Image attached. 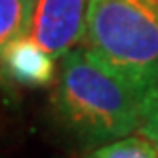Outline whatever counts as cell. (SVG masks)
I'll return each instance as SVG.
<instances>
[{
	"label": "cell",
	"instance_id": "1",
	"mask_svg": "<svg viewBox=\"0 0 158 158\" xmlns=\"http://www.w3.org/2000/svg\"><path fill=\"white\" fill-rule=\"evenodd\" d=\"M141 89L99 61L89 50H71L61 57L53 110L61 124L86 147L137 131Z\"/></svg>",
	"mask_w": 158,
	"mask_h": 158
},
{
	"label": "cell",
	"instance_id": "2",
	"mask_svg": "<svg viewBox=\"0 0 158 158\" xmlns=\"http://www.w3.org/2000/svg\"><path fill=\"white\" fill-rule=\"evenodd\" d=\"M86 50L141 89L158 86V0H89Z\"/></svg>",
	"mask_w": 158,
	"mask_h": 158
},
{
	"label": "cell",
	"instance_id": "3",
	"mask_svg": "<svg viewBox=\"0 0 158 158\" xmlns=\"http://www.w3.org/2000/svg\"><path fill=\"white\" fill-rule=\"evenodd\" d=\"M89 0H36L31 36L53 57H63L82 40Z\"/></svg>",
	"mask_w": 158,
	"mask_h": 158
},
{
	"label": "cell",
	"instance_id": "4",
	"mask_svg": "<svg viewBox=\"0 0 158 158\" xmlns=\"http://www.w3.org/2000/svg\"><path fill=\"white\" fill-rule=\"evenodd\" d=\"M4 74L23 86H48L55 74V57L46 52L31 35H25L0 53Z\"/></svg>",
	"mask_w": 158,
	"mask_h": 158
},
{
	"label": "cell",
	"instance_id": "5",
	"mask_svg": "<svg viewBox=\"0 0 158 158\" xmlns=\"http://www.w3.org/2000/svg\"><path fill=\"white\" fill-rule=\"evenodd\" d=\"M36 0H0V53L25 35H31Z\"/></svg>",
	"mask_w": 158,
	"mask_h": 158
},
{
	"label": "cell",
	"instance_id": "6",
	"mask_svg": "<svg viewBox=\"0 0 158 158\" xmlns=\"http://www.w3.org/2000/svg\"><path fill=\"white\" fill-rule=\"evenodd\" d=\"M88 158H158V149L143 135H124L95 147Z\"/></svg>",
	"mask_w": 158,
	"mask_h": 158
},
{
	"label": "cell",
	"instance_id": "7",
	"mask_svg": "<svg viewBox=\"0 0 158 158\" xmlns=\"http://www.w3.org/2000/svg\"><path fill=\"white\" fill-rule=\"evenodd\" d=\"M137 133L147 137L158 149V86L152 88L143 101Z\"/></svg>",
	"mask_w": 158,
	"mask_h": 158
}]
</instances>
